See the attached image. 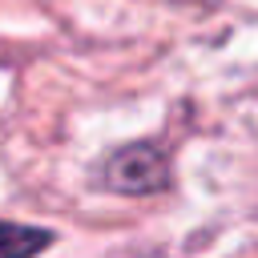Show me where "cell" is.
Here are the masks:
<instances>
[{"label":"cell","instance_id":"7a4b0ae2","mask_svg":"<svg viewBox=\"0 0 258 258\" xmlns=\"http://www.w3.org/2000/svg\"><path fill=\"white\" fill-rule=\"evenodd\" d=\"M52 242H56V234L44 226H24V222L0 218V258H36Z\"/></svg>","mask_w":258,"mask_h":258},{"label":"cell","instance_id":"6da1fadb","mask_svg":"<svg viewBox=\"0 0 258 258\" xmlns=\"http://www.w3.org/2000/svg\"><path fill=\"white\" fill-rule=\"evenodd\" d=\"M101 185L109 194H125V198H145L169 185V157L161 145L153 141H129L117 145L105 161H101Z\"/></svg>","mask_w":258,"mask_h":258}]
</instances>
